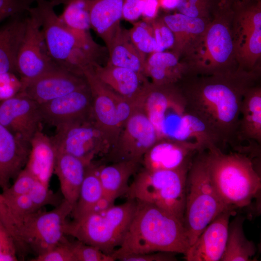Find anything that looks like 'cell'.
<instances>
[{"instance_id": "obj_34", "label": "cell", "mask_w": 261, "mask_h": 261, "mask_svg": "<svg viewBox=\"0 0 261 261\" xmlns=\"http://www.w3.org/2000/svg\"><path fill=\"white\" fill-rule=\"evenodd\" d=\"M55 6L64 5L61 21L68 28L78 31L89 32L91 28V0H49Z\"/></svg>"}, {"instance_id": "obj_22", "label": "cell", "mask_w": 261, "mask_h": 261, "mask_svg": "<svg viewBox=\"0 0 261 261\" xmlns=\"http://www.w3.org/2000/svg\"><path fill=\"white\" fill-rule=\"evenodd\" d=\"M162 17L174 36L171 51L182 60L188 57L198 46L211 19L191 17L179 13Z\"/></svg>"}, {"instance_id": "obj_14", "label": "cell", "mask_w": 261, "mask_h": 261, "mask_svg": "<svg viewBox=\"0 0 261 261\" xmlns=\"http://www.w3.org/2000/svg\"><path fill=\"white\" fill-rule=\"evenodd\" d=\"M58 67L46 44L40 20L33 9L26 17V30L16 61V73L21 82L32 80Z\"/></svg>"}, {"instance_id": "obj_4", "label": "cell", "mask_w": 261, "mask_h": 261, "mask_svg": "<svg viewBox=\"0 0 261 261\" xmlns=\"http://www.w3.org/2000/svg\"><path fill=\"white\" fill-rule=\"evenodd\" d=\"M204 156L212 182L226 206L246 207L260 198L261 173L247 154L225 153L216 147L205 150Z\"/></svg>"}, {"instance_id": "obj_49", "label": "cell", "mask_w": 261, "mask_h": 261, "mask_svg": "<svg viewBox=\"0 0 261 261\" xmlns=\"http://www.w3.org/2000/svg\"><path fill=\"white\" fill-rule=\"evenodd\" d=\"M160 7L164 9L171 10L176 8L177 0H159Z\"/></svg>"}, {"instance_id": "obj_10", "label": "cell", "mask_w": 261, "mask_h": 261, "mask_svg": "<svg viewBox=\"0 0 261 261\" xmlns=\"http://www.w3.org/2000/svg\"><path fill=\"white\" fill-rule=\"evenodd\" d=\"M73 209L63 199L52 210H39L15 222L12 236L18 257L29 252L42 254L65 240L67 218Z\"/></svg>"}, {"instance_id": "obj_38", "label": "cell", "mask_w": 261, "mask_h": 261, "mask_svg": "<svg viewBox=\"0 0 261 261\" xmlns=\"http://www.w3.org/2000/svg\"><path fill=\"white\" fill-rule=\"evenodd\" d=\"M75 261H114L111 256L103 253L98 248L78 240L72 242Z\"/></svg>"}, {"instance_id": "obj_25", "label": "cell", "mask_w": 261, "mask_h": 261, "mask_svg": "<svg viewBox=\"0 0 261 261\" xmlns=\"http://www.w3.org/2000/svg\"><path fill=\"white\" fill-rule=\"evenodd\" d=\"M57 155L51 137L39 130L30 141V152L24 167L41 183L49 186Z\"/></svg>"}, {"instance_id": "obj_31", "label": "cell", "mask_w": 261, "mask_h": 261, "mask_svg": "<svg viewBox=\"0 0 261 261\" xmlns=\"http://www.w3.org/2000/svg\"><path fill=\"white\" fill-rule=\"evenodd\" d=\"M108 64L130 69L144 76L146 58L143 56L131 41L128 30L121 26L110 46Z\"/></svg>"}, {"instance_id": "obj_17", "label": "cell", "mask_w": 261, "mask_h": 261, "mask_svg": "<svg viewBox=\"0 0 261 261\" xmlns=\"http://www.w3.org/2000/svg\"><path fill=\"white\" fill-rule=\"evenodd\" d=\"M205 150L195 141L159 139L144 155L142 166L150 170L189 168L195 156Z\"/></svg>"}, {"instance_id": "obj_45", "label": "cell", "mask_w": 261, "mask_h": 261, "mask_svg": "<svg viewBox=\"0 0 261 261\" xmlns=\"http://www.w3.org/2000/svg\"><path fill=\"white\" fill-rule=\"evenodd\" d=\"M175 254L168 252H155L144 254H130L119 256L116 260L121 261H175Z\"/></svg>"}, {"instance_id": "obj_28", "label": "cell", "mask_w": 261, "mask_h": 261, "mask_svg": "<svg viewBox=\"0 0 261 261\" xmlns=\"http://www.w3.org/2000/svg\"><path fill=\"white\" fill-rule=\"evenodd\" d=\"M124 0H91V28L102 39L107 48L120 27Z\"/></svg>"}, {"instance_id": "obj_39", "label": "cell", "mask_w": 261, "mask_h": 261, "mask_svg": "<svg viewBox=\"0 0 261 261\" xmlns=\"http://www.w3.org/2000/svg\"><path fill=\"white\" fill-rule=\"evenodd\" d=\"M37 180L24 168L18 174L13 185L1 193L5 199H12L28 193Z\"/></svg>"}, {"instance_id": "obj_8", "label": "cell", "mask_w": 261, "mask_h": 261, "mask_svg": "<svg viewBox=\"0 0 261 261\" xmlns=\"http://www.w3.org/2000/svg\"><path fill=\"white\" fill-rule=\"evenodd\" d=\"M205 150L195 156L187 177L184 224L190 246L217 216L232 209L224 203L212 182Z\"/></svg>"}, {"instance_id": "obj_23", "label": "cell", "mask_w": 261, "mask_h": 261, "mask_svg": "<svg viewBox=\"0 0 261 261\" xmlns=\"http://www.w3.org/2000/svg\"><path fill=\"white\" fill-rule=\"evenodd\" d=\"M30 152V144L21 140L0 124V188L2 191L24 169Z\"/></svg>"}, {"instance_id": "obj_1", "label": "cell", "mask_w": 261, "mask_h": 261, "mask_svg": "<svg viewBox=\"0 0 261 261\" xmlns=\"http://www.w3.org/2000/svg\"><path fill=\"white\" fill-rule=\"evenodd\" d=\"M260 76L259 66L251 71L238 69L226 73L191 75L177 85L187 110L208 126L223 146L229 145L240 152L243 147L237 132L242 100Z\"/></svg>"}, {"instance_id": "obj_6", "label": "cell", "mask_w": 261, "mask_h": 261, "mask_svg": "<svg viewBox=\"0 0 261 261\" xmlns=\"http://www.w3.org/2000/svg\"><path fill=\"white\" fill-rule=\"evenodd\" d=\"M218 1L199 45L183 60L191 75L226 73L238 68L232 29V2Z\"/></svg>"}, {"instance_id": "obj_12", "label": "cell", "mask_w": 261, "mask_h": 261, "mask_svg": "<svg viewBox=\"0 0 261 261\" xmlns=\"http://www.w3.org/2000/svg\"><path fill=\"white\" fill-rule=\"evenodd\" d=\"M51 138L57 151L70 154L89 163L97 155L103 158L110 148L94 119L58 126Z\"/></svg>"}, {"instance_id": "obj_15", "label": "cell", "mask_w": 261, "mask_h": 261, "mask_svg": "<svg viewBox=\"0 0 261 261\" xmlns=\"http://www.w3.org/2000/svg\"><path fill=\"white\" fill-rule=\"evenodd\" d=\"M42 122L39 104L22 92L0 102V124L27 143L41 130Z\"/></svg>"}, {"instance_id": "obj_7", "label": "cell", "mask_w": 261, "mask_h": 261, "mask_svg": "<svg viewBox=\"0 0 261 261\" xmlns=\"http://www.w3.org/2000/svg\"><path fill=\"white\" fill-rule=\"evenodd\" d=\"M137 202L134 199L106 210L91 212L67 221L65 233L111 255L123 242L133 218Z\"/></svg>"}, {"instance_id": "obj_11", "label": "cell", "mask_w": 261, "mask_h": 261, "mask_svg": "<svg viewBox=\"0 0 261 261\" xmlns=\"http://www.w3.org/2000/svg\"><path fill=\"white\" fill-rule=\"evenodd\" d=\"M232 6V29L238 69L251 71L260 66L261 0L233 2Z\"/></svg>"}, {"instance_id": "obj_24", "label": "cell", "mask_w": 261, "mask_h": 261, "mask_svg": "<svg viewBox=\"0 0 261 261\" xmlns=\"http://www.w3.org/2000/svg\"><path fill=\"white\" fill-rule=\"evenodd\" d=\"M145 76L157 85L178 84L190 76L187 64L172 51L155 52L147 57Z\"/></svg>"}, {"instance_id": "obj_27", "label": "cell", "mask_w": 261, "mask_h": 261, "mask_svg": "<svg viewBox=\"0 0 261 261\" xmlns=\"http://www.w3.org/2000/svg\"><path fill=\"white\" fill-rule=\"evenodd\" d=\"M237 139L261 144V87L259 83L249 88L242 100Z\"/></svg>"}, {"instance_id": "obj_41", "label": "cell", "mask_w": 261, "mask_h": 261, "mask_svg": "<svg viewBox=\"0 0 261 261\" xmlns=\"http://www.w3.org/2000/svg\"><path fill=\"white\" fill-rule=\"evenodd\" d=\"M31 199L38 210L46 205H58L60 203L57 197L49 189V186L36 180L29 192Z\"/></svg>"}, {"instance_id": "obj_46", "label": "cell", "mask_w": 261, "mask_h": 261, "mask_svg": "<svg viewBox=\"0 0 261 261\" xmlns=\"http://www.w3.org/2000/svg\"><path fill=\"white\" fill-rule=\"evenodd\" d=\"M143 0H124L122 8V18L134 23L142 15Z\"/></svg>"}, {"instance_id": "obj_42", "label": "cell", "mask_w": 261, "mask_h": 261, "mask_svg": "<svg viewBox=\"0 0 261 261\" xmlns=\"http://www.w3.org/2000/svg\"><path fill=\"white\" fill-rule=\"evenodd\" d=\"M35 0H0V22L5 19L27 14Z\"/></svg>"}, {"instance_id": "obj_35", "label": "cell", "mask_w": 261, "mask_h": 261, "mask_svg": "<svg viewBox=\"0 0 261 261\" xmlns=\"http://www.w3.org/2000/svg\"><path fill=\"white\" fill-rule=\"evenodd\" d=\"M128 33L132 43L146 58L156 51L157 44L150 22L145 20L133 23Z\"/></svg>"}, {"instance_id": "obj_40", "label": "cell", "mask_w": 261, "mask_h": 261, "mask_svg": "<svg viewBox=\"0 0 261 261\" xmlns=\"http://www.w3.org/2000/svg\"><path fill=\"white\" fill-rule=\"evenodd\" d=\"M32 261H75L72 242L65 239L49 251L37 256Z\"/></svg>"}, {"instance_id": "obj_37", "label": "cell", "mask_w": 261, "mask_h": 261, "mask_svg": "<svg viewBox=\"0 0 261 261\" xmlns=\"http://www.w3.org/2000/svg\"><path fill=\"white\" fill-rule=\"evenodd\" d=\"M149 22L156 42V52L164 51L168 49H172L174 42V36L162 16H157Z\"/></svg>"}, {"instance_id": "obj_2", "label": "cell", "mask_w": 261, "mask_h": 261, "mask_svg": "<svg viewBox=\"0 0 261 261\" xmlns=\"http://www.w3.org/2000/svg\"><path fill=\"white\" fill-rule=\"evenodd\" d=\"M136 201L135 212L121 246L111 256L155 252L186 253L190 245L184 223L165 210Z\"/></svg>"}, {"instance_id": "obj_33", "label": "cell", "mask_w": 261, "mask_h": 261, "mask_svg": "<svg viewBox=\"0 0 261 261\" xmlns=\"http://www.w3.org/2000/svg\"><path fill=\"white\" fill-rule=\"evenodd\" d=\"M99 164L93 161L87 167L79 197L72 212L74 219L90 213L103 194L99 176Z\"/></svg>"}, {"instance_id": "obj_3", "label": "cell", "mask_w": 261, "mask_h": 261, "mask_svg": "<svg viewBox=\"0 0 261 261\" xmlns=\"http://www.w3.org/2000/svg\"><path fill=\"white\" fill-rule=\"evenodd\" d=\"M139 107L153 124L159 139L200 141L206 135L205 124L187 110L177 84L157 85L148 82Z\"/></svg>"}, {"instance_id": "obj_26", "label": "cell", "mask_w": 261, "mask_h": 261, "mask_svg": "<svg viewBox=\"0 0 261 261\" xmlns=\"http://www.w3.org/2000/svg\"><path fill=\"white\" fill-rule=\"evenodd\" d=\"M90 163L70 154L57 151L54 173L58 179L63 199L73 208L79 197L87 167Z\"/></svg>"}, {"instance_id": "obj_47", "label": "cell", "mask_w": 261, "mask_h": 261, "mask_svg": "<svg viewBox=\"0 0 261 261\" xmlns=\"http://www.w3.org/2000/svg\"><path fill=\"white\" fill-rule=\"evenodd\" d=\"M160 7L159 0H143L141 16L143 20L150 21L157 17Z\"/></svg>"}, {"instance_id": "obj_43", "label": "cell", "mask_w": 261, "mask_h": 261, "mask_svg": "<svg viewBox=\"0 0 261 261\" xmlns=\"http://www.w3.org/2000/svg\"><path fill=\"white\" fill-rule=\"evenodd\" d=\"M18 257V253L14 239L0 220V261H17Z\"/></svg>"}, {"instance_id": "obj_5", "label": "cell", "mask_w": 261, "mask_h": 261, "mask_svg": "<svg viewBox=\"0 0 261 261\" xmlns=\"http://www.w3.org/2000/svg\"><path fill=\"white\" fill-rule=\"evenodd\" d=\"M33 9L44 35L50 55L59 68L84 76L86 67L98 63L100 46L89 32L67 27L55 13V5L49 0H35Z\"/></svg>"}, {"instance_id": "obj_9", "label": "cell", "mask_w": 261, "mask_h": 261, "mask_svg": "<svg viewBox=\"0 0 261 261\" xmlns=\"http://www.w3.org/2000/svg\"><path fill=\"white\" fill-rule=\"evenodd\" d=\"M188 169L150 170L141 168L125 195L127 199L154 205L184 223Z\"/></svg>"}, {"instance_id": "obj_44", "label": "cell", "mask_w": 261, "mask_h": 261, "mask_svg": "<svg viewBox=\"0 0 261 261\" xmlns=\"http://www.w3.org/2000/svg\"><path fill=\"white\" fill-rule=\"evenodd\" d=\"M21 87L20 79L15 73H0V99L3 101L18 93Z\"/></svg>"}, {"instance_id": "obj_30", "label": "cell", "mask_w": 261, "mask_h": 261, "mask_svg": "<svg viewBox=\"0 0 261 261\" xmlns=\"http://www.w3.org/2000/svg\"><path fill=\"white\" fill-rule=\"evenodd\" d=\"M141 166V162L135 160L112 162L109 165L99 164L98 173L103 194L116 199L125 195L129 187L130 178Z\"/></svg>"}, {"instance_id": "obj_50", "label": "cell", "mask_w": 261, "mask_h": 261, "mask_svg": "<svg viewBox=\"0 0 261 261\" xmlns=\"http://www.w3.org/2000/svg\"><path fill=\"white\" fill-rule=\"evenodd\" d=\"M227 1L233 2H236V1H247V0H256V1H260L261 0H226Z\"/></svg>"}, {"instance_id": "obj_48", "label": "cell", "mask_w": 261, "mask_h": 261, "mask_svg": "<svg viewBox=\"0 0 261 261\" xmlns=\"http://www.w3.org/2000/svg\"><path fill=\"white\" fill-rule=\"evenodd\" d=\"M116 198L109 195L103 194L94 205L91 212H99L107 209L114 205Z\"/></svg>"}, {"instance_id": "obj_20", "label": "cell", "mask_w": 261, "mask_h": 261, "mask_svg": "<svg viewBox=\"0 0 261 261\" xmlns=\"http://www.w3.org/2000/svg\"><path fill=\"white\" fill-rule=\"evenodd\" d=\"M234 213L227 209L217 216L189 246L184 258L187 261H218L224 252L230 217Z\"/></svg>"}, {"instance_id": "obj_36", "label": "cell", "mask_w": 261, "mask_h": 261, "mask_svg": "<svg viewBox=\"0 0 261 261\" xmlns=\"http://www.w3.org/2000/svg\"><path fill=\"white\" fill-rule=\"evenodd\" d=\"M216 3L213 0H177L176 9L189 17L210 19Z\"/></svg>"}, {"instance_id": "obj_13", "label": "cell", "mask_w": 261, "mask_h": 261, "mask_svg": "<svg viewBox=\"0 0 261 261\" xmlns=\"http://www.w3.org/2000/svg\"><path fill=\"white\" fill-rule=\"evenodd\" d=\"M159 139L156 130L144 111L136 107L122 127L115 144L102 161L142 162L147 151Z\"/></svg>"}, {"instance_id": "obj_32", "label": "cell", "mask_w": 261, "mask_h": 261, "mask_svg": "<svg viewBox=\"0 0 261 261\" xmlns=\"http://www.w3.org/2000/svg\"><path fill=\"white\" fill-rule=\"evenodd\" d=\"M244 220L243 216H237L229 222L226 247L220 261H254L257 247L245 235Z\"/></svg>"}, {"instance_id": "obj_21", "label": "cell", "mask_w": 261, "mask_h": 261, "mask_svg": "<svg viewBox=\"0 0 261 261\" xmlns=\"http://www.w3.org/2000/svg\"><path fill=\"white\" fill-rule=\"evenodd\" d=\"M98 78L108 88L138 106L144 89L149 80L130 69L107 64L93 65Z\"/></svg>"}, {"instance_id": "obj_18", "label": "cell", "mask_w": 261, "mask_h": 261, "mask_svg": "<svg viewBox=\"0 0 261 261\" xmlns=\"http://www.w3.org/2000/svg\"><path fill=\"white\" fill-rule=\"evenodd\" d=\"M39 106L43 122L56 127L94 119L92 95L87 83L82 88Z\"/></svg>"}, {"instance_id": "obj_29", "label": "cell", "mask_w": 261, "mask_h": 261, "mask_svg": "<svg viewBox=\"0 0 261 261\" xmlns=\"http://www.w3.org/2000/svg\"><path fill=\"white\" fill-rule=\"evenodd\" d=\"M26 27V17H10L0 26V73H16V61Z\"/></svg>"}, {"instance_id": "obj_19", "label": "cell", "mask_w": 261, "mask_h": 261, "mask_svg": "<svg viewBox=\"0 0 261 261\" xmlns=\"http://www.w3.org/2000/svg\"><path fill=\"white\" fill-rule=\"evenodd\" d=\"M87 85L84 76L60 68H56L32 80L21 82L19 92L41 104Z\"/></svg>"}, {"instance_id": "obj_16", "label": "cell", "mask_w": 261, "mask_h": 261, "mask_svg": "<svg viewBox=\"0 0 261 261\" xmlns=\"http://www.w3.org/2000/svg\"><path fill=\"white\" fill-rule=\"evenodd\" d=\"M93 65L86 67L83 70V73L91 91L95 121L109 143L110 149L115 144L121 130L116 105L122 97L98 78Z\"/></svg>"}]
</instances>
